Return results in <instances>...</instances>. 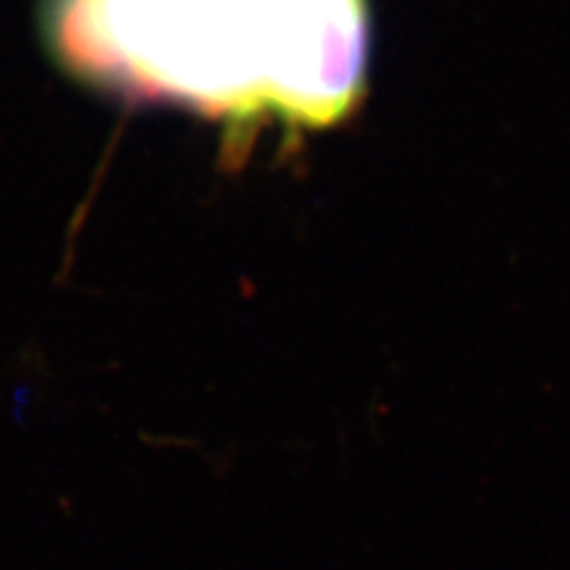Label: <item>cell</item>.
<instances>
[{
    "mask_svg": "<svg viewBox=\"0 0 570 570\" xmlns=\"http://www.w3.org/2000/svg\"><path fill=\"white\" fill-rule=\"evenodd\" d=\"M52 39L81 77L224 119L318 129L360 98L362 0H50Z\"/></svg>",
    "mask_w": 570,
    "mask_h": 570,
    "instance_id": "cell-1",
    "label": "cell"
}]
</instances>
